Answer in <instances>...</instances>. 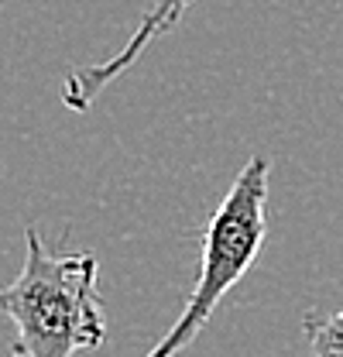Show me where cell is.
Here are the masks:
<instances>
[{"label": "cell", "mask_w": 343, "mask_h": 357, "mask_svg": "<svg viewBox=\"0 0 343 357\" xmlns=\"http://www.w3.org/2000/svg\"><path fill=\"white\" fill-rule=\"evenodd\" d=\"M0 312L17 330L28 357H73L107 340L100 261L89 251L55 255L31 223L24 230L21 275L0 289Z\"/></svg>", "instance_id": "cell-1"}, {"label": "cell", "mask_w": 343, "mask_h": 357, "mask_svg": "<svg viewBox=\"0 0 343 357\" xmlns=\"http://www.w3.org/2000/svg\"><path fill=\"white\" fill-rule=\"evenodd\" d=\"M268 155H251L227 196L220 199L213 217L203 230V255L199 271L192 282V292L185 296V306L175 316L165 337L144 357H178L213 319L223 296L247 275L257 261L264 234H268Z\"/></svg>", "instance_id": "cell-2"}, {"label": "cell", "mask_w": 343, "mask_h": 357, "mask_svg": "<svg viewBox=\"0 0 343 357\" xmlns=\"http://www.w3.org/2000/svg\"><path fill=\"white\" fill-rule=\"evenodd\" d=\"M192 3H196V0H155V3L144 10V17H141V24L134 28V35L121 45L117 55H110L107 62H96V66L73 69V73L62 79V103H66L69 110L83 114L103 89L110 86V83H117L130 66L144 55L148 45L155 42V38H162V35H169Z\"/></svg>", "instance_id": "cell-3"}, {"label": "cell", "mask_w": 343, "mask_h": 357, "mask_svg": "<svg viewBox=\"0 0 343 357\" xmlns=\"http://www.w3.org/2000/svg\"><path fill=\"white\" fill-rule=\"evenodd\" d=\"M302 333L309 340L312 357H343V310H309L302 316Z\"/></svg>", "instance_id": "cell-4"}, {"label": "cell", "mask_w": 343, "mask_h": 357, "mask_svg": "<svg viewBox=\"0 0 343 357\" xmlns=\"http://www.w3.org/2000/svg\"><path fill=\"white\" fill-rule=\"evenodd\" d=\"M7 357H28V354H24V351H21L17 344H14V347H10V354H7Z\"/></svg>", "instance_id": "cell-5"}]
</instances>
